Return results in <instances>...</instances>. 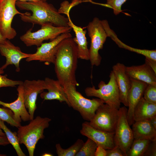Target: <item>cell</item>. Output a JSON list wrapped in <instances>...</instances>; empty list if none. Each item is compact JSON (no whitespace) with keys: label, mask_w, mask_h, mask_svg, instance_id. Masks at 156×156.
<instances>
[{"label":"cell","mask_w":156,"mask_h":156,"mask_svg":"<svg viewBox=\"0 0 156 156\" xmlns=\"http://www.w3.org/2000/svg\"><path fill=\"white\" fill-rule=\"evenodd\" d=\"M78 58L77 45L73 38L65 39L59 43L54 64L57 80L62 86L69 83L79 86L75 75Z\"/></svg>","instance_id":"obj_1"},{"label":"cell","mask_w":156,"mask_h":156,"mask_svg":"<svg viewBox=\"0 0 156 156\" xmlns=\"http://www.w3.org/2000/svg\"><path fill=\"white\" fill-rule=\"evenodd\" d=\"M16 5L21 10L31 11L20 15L23 22L42 25L50 23L58 27H68L69 19L60 13L54 6L46 2L17 1Z\"/></svg>","instance_id":"obj_2"},{"label":"cell","mask_w":156,"mask_h":156,"mask_svg":"<svg viewBox=\"0 0 156 156\" xmlns=\"http://www.w3.org/2000/svg\"><path fill=\"white\" fill-rule=\"evenodd\" d=\"M51 119L39 116L31 120L29 124L18 127L17 132L20 144H24L29 156H33L36 145L40 139H43L44 130L48 127Z\"/></svg>","instance_id":"obj_3"},{"label":"cell","mask_w":156,"mask_h":156,"mask_svg":"<svg viewBox=\"0 0 156 156\" xmlns=\"http://www.w3.org/2000/svg\"><path fill=\"white\" fill-rule=\"evenodd\" d=\"M76 86L69 83L63 86L70 107L78 112L85 120L90 121L96 110L104 102L99 98L89 99L77 90Z\"/></svg>","instance_id":"obj_4"},{"label":"cell","mask_w":156,"mask_h":156,"mask_svg":"<svg viewBox=\"0 0 156 156\" xmlns=\"http://www.w3.org/2000/svg\"><path fill=\"white\" fill-rule=\"evenodd\" d=\"M109 77L107 83L101 81L98 84V89H96L94 86L87 87L85 90V93L87 96L96 97L110 107L119 109L121 103L115 77L112 70Z\"/></svg>","instance_id":"obj_5"},{"label":"cell","mask_w":156,"mask_h":156,"mask_svg":"<svg viewBox=\"0 0 156 156\" xmlns=\"http://www.w3.org/2000/svg\"><path fill=\"white\" fill-rule=\"evenodd\" d=\"M88 34L91 40L89 50V60L92 66H99L101 57L99 53L103 49L108 35L102 20L94 17L87 26Z\"/></svg>","instance_id":"obj_6"},{"label":"cell","mask_w":156,"mask_h":156,"mask_svg":"<svg viewBox=\"0 0 156 156\" xmlns=\"http://www.w3.org/2000/svg\"><path fill=\"white\" fill-rule=\"evenodd\" d=\"M41 28L32 32L29 30L20 37L21 40L27 47L36 46L39 47L44 40H51L60 34L70 32L72 29L70 26H56L50 23L41 25Z\"/></svg>","instance_id":"obj_7"},{"label":"cell","mask_w":156,"mask_h":156,"mask_svg":"<svg viewBox=\"0 0 156 156\" xmlns=\"http://www.w3.org/2000/svg\"><path fill=\"white\" fill-rule=\"evenodd\" d=\"M118 117V109L104 103L98 107L89 123L97 129L114 133Z\"/></svg>","instance_id":"obj_8"},{"label":"cell","mask_w":156,"mask_h":156,"mask_svg":"<svg viewBox=\"0 0 156 156\" xmlns=\"http://www.w3.org/2000/svg\"><path fill=\"white\" fill-rule=\"evenodd\" d=\"M119 110V117L114 135L115 146L120 148L126 156L134 140L131 128L128 122L127 109L124 106L120 107Z\"/></svg>","instance_id":"obj_9"},{"label":"cell","mask_w":156,"mask_h":156,"mask_svg":"<svg viewBox=\"0 0 156 156\" xmlns=\"http://www.w3.org/2000/svg\"><path fill=\"white\" fill-rule=\"evenodd\" d=\"M17 0H1L0 2V31L6 39H13L17 33L12 27V23L16 15H22L16 8Z\"/></svg>","instance_id":"obj_10"},{"label":"cell","mask_w":156,"mask_h":156,"mask_svg":"<svg viewBox=\"0 0 156 156\" xmlns=\"http://www.w3.org/2000/svg\"><path fill=\"white\" fill-rule=\"evenodd\" d=\"M69 32L62 34L48 42L42 43L38 47L36 52L26 58L27 62L38 61L54 64L58 45L64 39L72 38Z\"/></svg>","instance_id":"obj_11"},{"label":"cell","mask_w":156,"mask_h":156,"mask_svg":"<svg viewBox=\"0 0 156 156\" xmlns=\"http://www.w3.org/2000/svg\"><path fill=\"white\" fill-rule=\"evenodd\" d=\"M22 86L24 103L28 110L31 120L34 118V112L37 108L38 95L46 89L44 81L40 79L26 80L23 82Z\"/></svg>","instance_id":"obj_12"},{"label":"cell","mask_w":156,"mask_h":156,"mask_svg":"<svg viewBox=\"0 0 156 156\" xmlns=\"http://www.w3.org/2000/svg\"><path fill=\"white\" fill-rule=\"evenodd\" d=\"M80 133L89 138L97 145L107 150L115 146L114 141V133L108 132L97 129L90 125L89 122L83 123Z\"/></svg>","instance_id":"obj_13"},{"label":"cell","mask_w":156,"mask_h":156,"mask_svg":"<svg viewBox=\"0 0 156 156\" xmlns=\"http://www.w3.org/2000/svg\"><path fill=\"white\" fill-rule=\"evenodd\" d=\"M0 53L6 60L5 63L1 67V68L4 70L9 65H14L17 72L20 70L19 65L21 61L29 57L31 54L22 52L20 48L15 46L7 39L0 43Z\"/></svg>","instance_id":"obj_14"},{"label":"cell","mask_w":156,"mask_h":156,"mask_svg":"<svg viewBox=\"0 0 156 156\" xmlns=\"http://www.w3.org/2000/svg\"><path fill=\"white\" fill-rule=\"evenodd\" d=\"M125 67L123 64L118 62L112 66V71L118 89L121 103L128 107V95L131 83L130 78L126 73Z\"/></svg>","instance_id":"obj_15"},{"label":"cell","mask_w":156,"mask_h":156,"mask_svg":"<svg viewBox=\"0 0 156 156\" xmlns=\"http://www.w3.org/2000/svg\"><path fill=\"white\" fill-rule=\"evenodd\" d=\"M131 86L128 95V107L127 117L130 126L134 122L133 114L134 108L143 97L148 84L144 82L130 78Z\"/></svg>","instance_id":"obj_16"},{"label":"cell","mask_w":156,"mask_h":156,"mask_svg":"<svg viewBox=\"0 0 156 156\" xmlns=\"http://www.w3.org/2000/svg\"><path fill=\"white\" fill-rule=\"evenodd\" d=\"M17 90L18 97L16 100L11 103H5L0 100V105L10 109L13 112L14 120L21 123L22 121L30 120V116L24 103L22 85L18 86Z\"/></svg>","instance_id":"obj_17"},{"label":"cell","mask_w":156,"mask_h":156,"mask_svg":"<svg viewBox=\"0 0 156 156\" xmlns=\"http://www.w3.org/2000/svg\"><path fill=\"white\" fill-rule=\"evenodd\" d=\"M44 81L46 89L48 91H43L40 93L42 99L44 100H56L60 102H65L70 107L63 87L57 80L46 77Z\"/></svg>","instance_id":"obj_18"},{"label":"cell","mask_w":156,"mask_h":156,"mask_svg":"<svg viewBox=\"0 0 156 156\" xmlns=\"http://www.w3.org/2000/svg\"><path fill=\"white\" fill-rule=\"evenodd\" d=\"M126 73L130 78L148 84L156 85V73L147 65L126 66Z\"/></svg>","instance_id":"obj_19"},{"label":"cell","mask_w":156,"mask_h":156,"mask_svg":"<svg viewBox=\"0 0 156 156\" xmlns=\"http://www.w3.org/2000/svg\"><path fill=\"white\" fill-rule=\"evenodd\" d=\"M67 16L69 19L68 25L73 29L75 34V37L73 39L77 45L78 58L82 60H89V50L86 37V30L75 25L70 19L69 14Z\"/></svg>","instance_id":"obj_20"},{"label":"cell","mask_w":156,"mask_h":156,"mask_svg":"<svg viewBox=\"0 0 156 156\" xmlns=\"http://www.w3.org/2000/svg\"><path fill=\"white\" fill-rule=\"evenodd\" d=\"M131 129L134 139L156 140V129L149 120L135 121Z\"/></svg>","instance_id":"obj_21"},{"label":"cell","mask_w":156,"mask_h":156,"mask_svg":"<svg viewBox=\"0 0 156 156\" xmlns=\"http://www.w3.org/2000/svg\"><path fill=\"white\" fill-rule=\"evenodd\" d=\"M156 116V104L149 102L142 97L135 106L133 112L134 122L150 120Z\"/></svg>","instance_id":"obj_22"},{"label":"cell","mask_w":156,"mask_h":156,"mask_svg":"<svg viewBox=\"0 0 156 156\" xmlns=\"http://www.w3.org/2000/svg\"><path fill=\"white\" fill-rule=\"evenodd\" d=\"M107 33L108 37H110L120 48L142 55L145 57L148 58L156 61V50L140 49L134 48L127 45L118 38L115 33L111 29L110 27L107 29Z\"/></svg>","instance_id":"obj_23"},{"label":"cell","mask_w":156,"mask_h":156,"mask_svg":"<svg viewBox=\"0 0 156 156\" xmlns=\"http://www.w3.org/2000/svg\"><path fill=\"white\" fill-rule=\"evenodd\" d=\"M151 141L147 140L134 139L127 156H144Z\"/></svg>","instance_id":"obj_24"},{"label":"cell","mask_w":156,"mask_h":156,"mask_svg":"<svg viewBox=\"0 0 156 156\" xmlns=\"http://www.w3.org/2000/svg\"><path fill=\"white\" fill-rule=\"evenodd\" d=\"M0 129L3 130L10 144L13 146L17 155L18 156H26L20 146L17 132L11 131L5 125L4 122L1 120Z\"/></svg>","instance_id":"obj_25"},{"label":"cell","mask_w":156,"mask_h":156,"mask_svg":"<svg viewBox=\"0 0 156 156\" xmlns=\"http://www.w3.org/2000/svg\"><path fill=\"white\" fill-rule=\"evenodd\" d=\"M84 143L82 140L79 139L73 144L66 149L62 148L60 144H57L55 145L56 153L58 156H75Z\"/></svg>","instance_id":"obj_26"},{"label":"cell","mask_w":156,"mask_h":156,"mask_svg":"<svg viewBox=\"0 0 156 156\" xmlns=\"http://www.w3.org/2000/svg\"><path fill=\"white\" fill-rule=\"evenodd\" d=\"M97 144L92 140L88 138L86 142L75 156H94Z\"/></svg>","instance_id":"obj_27"},{"label":"cell","mask_w":156,"mask_h":156,"mask_svg":"<svg viewBox=\"0 0 156 156\" xmlns=\"http://www.w3.org/2000/svg\"><path fill=\"white\" fill-rule=\"evenodd\" d=\"M0 120L17 128L21 125V123L17 122L14 120L12 112L7 107H0Z\"/></svg>","instance_id":"obj_28"},{"label":"cell","mask_w":156,"mask_h":156,"mask_svg":"<svg viewBox=\"0 0 156 156\" xmlns=\"http://www.w3.org/2000/svg\"><path fill=\"white\" fill-rule=\"evenodd\" d=\"M4 71L0 67V88L4 87H14L22 85L23 82L19 80H14L7 77L6 75H3Z\"/></svg>","instance_id":"obj_29"},{"label":"cell","mask_w":156,"mask_h":156,"mask_svg":"<svg viewBox=\"0 0 156 156\" xmlns=\"http://www.w3.org/2000/svg\"><path fill=\"white\" fill-rule=\"evenodd\" d=\"M143 97L146 101L156 104V85L148 84Z\"/></svg>","instance_id":"obj_30"},{"label":"cell","mask_w":156,"mask_h":156,"mask_svg":"<svg viewBox=\"0 0 156 156\" xmlns=\"http://www.w3.org/2000/svg\"><path fill=\"white\" fill-rule=\"evenodd\" d=\"M127 0H106V4L112 8L114 14L117 15L122 11L121 6Z\"/></svg>","instance_id":"obj_31"},{"label":"cell","mask_w":156,"mask_h":156,"mask_svg":"<svg viewBox=\"0 0 156 156\" xmlns=\"http://www.w3.org/2000/svg\"><path fill=\"white\" fill-rule=\"evenodd\" d=\"M107 156H126L121 149L115 146L113 148L106 150Z\"/></svg>","instance_id":"obj_32"},{"label":"cell","mask_w":156,"mask_h":156,"mask_svg":"<svg viewBox=\"0 0 156 156\" xmlns=\"http://www.w3.org/2000/svg\"><path fill=\"white\" fill-rule=\"evenodd\" d=\"M144 155L156 156V140L151 142Z\"/></svg>","instance_id":"obj_33"},{"label":"cell","mask_w":156,"mask_h":156,"mask_svg":"<svg viewBox=\"0 0 156 156\" xmlns=\"http://www.w3.org/2000/svg\"><path fill=\"white\" fill-rule=\"evenodd\" d=\"M145 63L156 73V61L148 58L145 57Z\"/></svg>","instance_id":"obj_34"},{"label":"cell","mask_w":156,"mask_h":156,"mask_svg":"<svg viewBox=\"0 0 156 156\" xmlns=\"http://www.w3.org/2000/svg\"><path fill=\"white\" fill-rule=\"evenodd\" d=\"M106 150L103 147L98 146L95 151L94 156H107Z\"/></svg>","instance_id":"obj_35"},{"label":"cell","mask_w":156,"mask_h":156,"mask_svg":"<svg viewBox=\"0 0 156 156\" xmlns=\"http://www.w3.org/2000/svg\"><path fill=\"white\" fill-rule=\"evenodd\" d=\"M10 144L6 136H0V145L5 146Z\"/></svg>","instance_id":"obj_36"},{"label":"cell","mask_w":156,"mask_h":156,"mask_svg":"<svg viewBox=\"0 0 156 156\" xmlns=\"http://www.w3.org/2000/svg\"><path fill=\"white\" fill-rule=\"evenodd\" d=\"M84 0L92 1L93 0H72L71 2L70 3V8L71 9L73 7L80 3L82 1Z\"/></svg>","instance_id":"obj_37"},{"label":"cell","mask_w":156,"mask_h":156,"mask_svg":"<svg viewBox=\"0 0 156 156\" xmlns=\"http://www.w3.org/2000/svg\"><path fill=\"white\" fill-rule=\"evenodd\" d=\"M150 120L152 125L156 129V116L151 118Z\"/></svg>","instance_id":"obj_38"},{"label":"cell","mask_w":156,"mask_h":156,"mask_svg":"<svg viewBox=\"0 0 156 156\" xmlns=\"http://www.w3.org/2000/svg\"><path fill=\"white\" fill-rule=\"evenodd\" d=\"M17 1L32 2H46L47 0H17Z\"/></svg>","instance_id":"obj_39"},{"label":"cell","mask_w":156,"mask_h":156,"mask_svg":"<svg viewBox=\"0 0 156 156\" xmlns=\"http://www.w3.org/2000/svg\"><path fill=\"white\" fill-rule=\"evenodd\" d=\"M6 39H5L1 33L0 31V43H1L4 42Z\"/></svg>","instance_id":"obj_40"},{"label":"cell","mask_w":156,"mask_h":156,"mask_svg":"<svg viewBox=\"0 0 156 156\" xmlns=\"http://www.w3.org/2000/svg\"><path fill=\"white\" fill-rule=\"evenodd\" d=\"M0 136H5V133L3 132L1 129H0Z\"/></svg>","instance_id":"obj_41"},{"label":"cell","mask_w":156,"mask_h":156,"mask_svg":"<svg viewBox=\"0 0 156 156\" xmlns=\"http://www.w3.org/2000/svg\"><path fill=\"white\" fill-rule=\"evenodd\" d=\"M42 156H53V155L50 153H44L42 155Z\"/></svg>","instance_id":"obj_42"},{"label":"cell","mask_w":156,"mask_h":156,"mask_svg":"<svg viewBox=\"0 0 156 156\" xmlns=\"http://www.w3.org/2000/svg\"><path fill=\"white\" fill-rule=\"evenodd\" d=\"M6 155H3V154H0V156H5Z\"/></svg>","instance_id":"obj_43"},{"label":"cell","mask_w":156,"mask_h":156,"mask_svg":"<svg viewBox=\"0 0 156 156\" xmlns=\"http://www.w3.org/2000/svg\"><path fill=\"white\" fill-rule=\"evenodd\" d=\"M1 0H0V2H1Z\"/></svg>","instance_id":"obj_44"}]
</instances>
